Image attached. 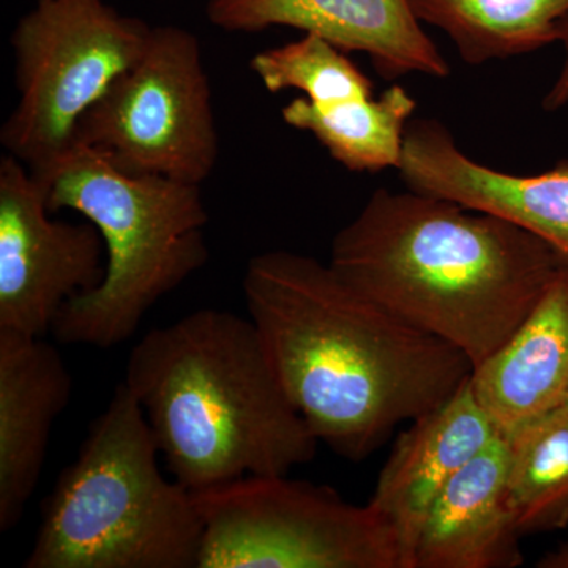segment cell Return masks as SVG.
Listing matches in <instances>:
<instances>
[{"instance_id":"5b68a950","label":"cell","mask_w":568,"mask_h":568,"mask_svg":"<svg viewBox=\"0 0 568 568\" xmlns=\"http://www.w3.org/2000/svg\"><path fill=\"white\" fill-rule=\"evenodd\" d=\"M37 178L50 212L80 213L100 231L106 252L102 283L70 298L55 317L59 343L99 349L125 343L160 298L207 264L201 185L122 173L82 145Z\"/></svg>"},{"instance_id":"d6986e66","label":"cell","mask_w":568,"mask_h":568,"mask_svg":"<svg viewBox=\"0 0 568 568\" xmlns=\"http://www.w3.org/2000/svg\"><path fill=\"white\" fill-rule=\"evenodd\" d=\"M250 69L268 92L297 91L313 103L373 97V82L364 71L345 51L316 33L257 52Z\"/></svg>"},{"instance_id":"e0dca14e","label":"cell","mask_w":568,"mask_h":568,"mask_svg":"<svg viewBox=\"0 0 568 568\" xmlns=\"http://www.w3.org/2000/svg\"><path fill=\"white\" fill-rule=\"evenodd\" d=\"M416 110V99L394 84L377 99L313 103L297 97L283 108L282 118L293 129L313 134L346 170L379 173L398 170L406 129Z\"/></svg>"},{"instance_id":"9a60e30c","label":"cell","mask_w":568,"mask_h":568,"mask_svg":"<svg viewBox=\"0 0 568 568\" xmlns=\"http://www.w3.org/2000/svg\"><path fill=\"white\" fill-rule=\"evenodd\" d=\"M470 386L504 437L560 406L568 388L567 261L510 338L474 368Z\"/></svg>"},{"instance_id":"7a4b0ae2","label":"cell","mask_w":568,"mask_h":568,"mask_svg":"<svg viewBox=\"0 0 568 568\" xmlns=\"http://www.w3.org/2000/svg\"><path fill=\"white\" fill-rule=\"evenodd\" d=\"M564 263L518 224L409 189L373 192L328 260L357 293L457 347L474 368L517 331Z\"/></svg>"},{"instance_id":"5bb4252c","label":"cell","mask_w":568,"mask_h":568,"mask_svg":"<svg viewBox=\"0 0 568 568\" xmlns=\"http://www.w3.org/2000/svg\"><path fill=\"white\" fill-rule=\"evenodd\" d=\"M508 465L507 439L499 435L448 480L426 515L414 568L521 566Z\"/></svg>"},{"instance_id":"ac0fdd59","label":"cell","mask_w":568,"mask_h":568,"mask_svg":"<svg viewBox=\"0 0 568 568\" xmlns=\"http://www.w3.org/2000/svg\"><path fill=\"white\" fill-rule=\"evenodd\" d=\"M506 439L510 454L508 500L519 534L567 528V407L549 410Z\"/></svg>"},{"instance_id":"44dd1931","label":"cell","mask_w":568,"mask_h":568,"mask_svg":"<svg viewBox=\"0 0 568 568\" xmlns=\"http://www.w3.org/2000/svg\"><path fill=\"white\" fill-rule=\"evenodd\" d=\"M538 568H568V544L560 545L555 551H549L538 560Z\"/></svg>"},{"instance_id":"7402d4cb","label":"cell","mask_w":568,"mask_h":568,"mask_svg":"<svg viewBox=\"0 0 568 568\" xmlns=\"http://www.w3.org/2000/svg\"><path fill=\"white\" fill-rule=\"evenodd\" d=\"M560 405L566 406L568 409V388L566 392V396H564L562 403H560Z\"/></svg>"},{"instance_id":"9c48e42d","label":"cell","mask_w":568,"mask_h":568,"mask_svg":"<svg viewBox=\"0 0 568 568\" xmlns=\"http://www.w3.org/2000/svg\"><path fill=\"white\" fill-rule=\"evenodd\" d=\"M44 183L6 153L0 160V331L52 332L62 306L102 283L106 252L91 222L52 220Z\"/></svg>"},{"instance_id":"7c38bea8","label":"cell","mask_w":568,"mask_h":568,"mask_svg":"<svg viewBox=\"0 0 568 568\" xmlns=\"http://www.w3.org/2000/svg\"><path fill=\"white\" fill-rule=\"evenodd\" d=\"M410 424L396 439L368 500L394 529L403 568H414L418 537L436 497L499 436L474 395L470 377L443 406Z\"/></svg>"},{"instance_id":"6da1fadb","label":"cell","mask_w":568,"mask_h":568,"mask_svg":"<svg viewBox=\"0 0 568 568\" xmlns=\"http://www.w3.org/2000/svg\"><path fill=\"white\" fill-rule=\"evenodd\" d=\"M244 298L284 395L320 443L361 463L399 424L432 413L473 375L457 347L357 293L312 256L250 260Z\"/></svg>"},{"instance_id":"8fae6325","label":"cell","mask_w":568,"mask_h":568,"mask_svg":"<svg viewBox=\"0 0 568 568\" xmlns=\"http://www.w3.org/2000/svg\"><path fill=\"white\" fill-rule=\"evenodd\" d=\"M207 20L227 32L293 28L345 52L368 55L384 80L418 73L444 80L450 67L409 0H209Z\"/></svg>"},{"instance_id":"8992f818","label":"cell","mask_w":568,"mask_h":568,"mask_svg":"<svg viewBox=\"0 0 568 568\" xmlns=\"http://www.w3.org/2000/svg\"><path fill=\"white\" fill-rule=\"evenodd\" d=\"M153 26L104 0H37L11 33L18 102L0 130L33 174L74 148L85 112L140 61Z\"/></svg>"},{"instance_id":"4fadbf2b","label":"cell","mask_w":568,"mask_h":568,"mask_svg":"<svg viewBox=\"0 0 568 568\" xmlns=\"http://www.w3.org/2000/svg\"><path fill=\"white\" fill-rule=\"evenodd\" d=\"M71 373L58 347L39 336L0 331V530L20 523L55 418L69 406Z\"/></svg>"},{"instance_id":"30bf717a","label":"cell","mask_w":568,"mask_h":568,"mask_svg":"<svg viewBox=\"0 0 568 568\" xmlns=\"http://www.w3.org/2000/svg\"><path fill=\"white\" fill-rule=\"evenodd\" d=\"M398 173L414 192L518 224L568 263V162L536 175L504 173L470 159L437 119H413Z\"/></svg>"},{"instance_id":"3957f363","label":"cell","mask_w":568,"mask_h":568,"mask_svg":"<svg viewBox=\"0 0 568 568\" xmlns=\"http://www.w3.org/2000/svg\"><path fill=\"white\" fill-rule=\"evenodd\" d=\"M125 386L174 480L190 491L287 476L320 440L284 395L252 321L201 308L133 347Z\"/></svg>"},{"instance_id":"ba28073f","label":"cell","mask_w":568,"mask_h":568,"mask_svg":"<svg viewBox=\"0 0 568 568\" xmlns=\"http://www.w3.org/2000/svg\"><path fill=\"white\" fill-rule=\"evenodd\" d=\"M74 145L122 173L207 181L220 140L197 37L178 26L152 28L140 61L81 119Z\"/></svg>"},{"instance_id":"ffe728a7","label":"cell","mask_w":568,"mask_h":568,"mask_svg":"<svg viewBox=\"0 0 568 568\" xmlns=\"http://www.w3.org/2000/svg\"><path fill=\"white\" fill-rule=\"evenodd\" d=\"M560 43L564 47V62L560 65L558 77H556L547 95H545L544 102H541V106L547 111H559L568 106V21Z\"/></svg>"},{"instance_id":"2e32d148","label":"cell","mask_w":568,"mask_h":568,"mask_svg":"<svg viewBox=\"0 0 568 568\" xmlns=\"http://www.w3.org/2000/svg\"><path fill=\"white\" fill-rule=\"evenodd\" d=\"M409 6L474 67L560 43L568 21V0H409Z\"/></svg>"},{"instance_id":"277c9868","label":"cell","mask_w":568,"mask_h":568,"mask_svg":"<svg viewBox=\"0 0 568 568\" xmlns=\"http://www.w3.org/2000/svg\"><path fill=\"white\" fill-rule=\"evenodd\" d=\"M140 403L119 384L41 504L26 568H197L203 519L163 476Z\"/></svg>"},{"instance_id":"52a82bcc","label":"cell","mask_w":568,"mask_h":568,"mask_svg":"<svg viewBox=\"0 0 568 568\" xmlns=\"http://www.w3.org/2000/svg\"><path fill=\"white\" fill-rule=\"evenodd\" d=\"M192 493L197 568H403L387 519L324 485L246 476Z\"/></svg>"}]
</instances>
